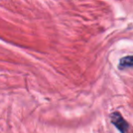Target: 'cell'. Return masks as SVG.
Wrapping results in <instances>:
<instances>
[{
    "label": "cell",
    "mask_w": 133,
    "mask_h": 133,
    "mask_svg": "<svg viewBox=\"0 0 133 133\" xmlns=\"http://www.w3.org/2000/svg\"><path fill=\"white\" fill-rule=\"evenodd\" d=\"M111 122L112 124L120 131L121 133H126L129 129V124L124 119V118L121 116L119 112H113L110 115Z\"/></svg>",
    "instance_id": "1"
},
{
    "label": "cell",
    "mask_w": 133,
    "mask_h": 133,
    "mask_svg": "<svg viewBox=\"0 0 133 133\" xmlns=\"http://www.w3.org/2000/svg\"><path fill=\"white\" fill-rule=\"evenodd\" d=\"M118 66L120 69H126V68H133V56H127L120 59Z\"/></svg>",
    "instance_id": "2"
}]
</instances>
